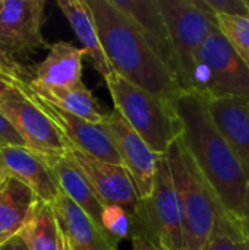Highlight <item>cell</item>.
Segmentation results:
<instances>
[{
    "mask_svg": "<svg viewBox=\"0 0 249 250\" xmlns=\"http://www.w3.org/2000/svg\"><path fill=\"white\" fill-rule=\"evenodd\" d=\"M181 141L230 217L239 221L248 177L236 154L216 126L205 100L182 91L173 101Z\"/></svg>",
    "mask_w": 249,
    "mask_h": 250,
    "instance_id": "1",
    "label": "cell"
},
{
    "mask_svg": "<svg viewBox=\"0 0 249 250\" xmlns=\"http://www.w3.org/2000/svg\"><path fill=\"white\" fill-rule=\"evenodd\" d=\"M87 1L114 73L173 104L183 89L147 44L134 22L114 6L113 0Z\"/></svg>",
    "mask_w": 249,
    "mask_h": 250,
    "instance_id": "2",
    "label": "cell"
},
{
    "mask_svg": "<svg viewBox=\"0 0 249 250\" xmlns=\"http://www.w3.org/2000/svg\"><path fill=\"white\" fill-rule=\"evenodd\" d=\"M166 157L182 214L183 250H204L219 217L226 209L183 146L181 136L169 148Z\"/></svg>",
    "mask_w": 249,
    "mask_h": 250,
    "instance_id": "3",
    "label": "cell"
},
{
    "mask_svg": "<svg viewBox=\"0 0 249 250\" xmlns=\"http://www.w3.org/2000/svg\"><path fill=\"white\" fill-rule=\"evenodd\" d=\"M114 108L158 155H166L181 136L173 104L128 82L117 73L106 79Z\"/></svg>",
    "mask_w": 249,
    "mask_h": 250,
    "instance_id": "4",
    "label": "cell"
},
{
    "mask_svg": "<svg viewBox=\"0 0 249 250\" xmlns=\"http://www.w3.org/2000/svg\"><path fill=\"white\" fill-rule=\"evenodd\" d=\"M191 92L203 98L239 97L249 100V70L219 25L198 50Z\"/></svg>",
    "mask_w": 249,
    "mask_h": 250,
    "instance_id": "5",
    "label": "cell"
},
{
    "mask_svg": "<svg viewBox=\"0 0 249 250\" xmlns=\"http://www.w3.org/2000/svg\"><path fill=\"white\" fill-rule=\"evenodd\" d=\"M132 220V236L148 237L164 250H183L182 214L166 155L160 158L151 195L139 201Z\"/></svg>",
    "mask_w": 249,
    "mask_h": 250,
    "instance_id": "6",
    "label": "cell"
},
{
    "mask_svg": "<svg viewBox=\"0 0 249 250\" xmlns=\"http://www.w3.org/2000/svg\"><path fill=\"white\" fill-rule=\"evenodd\" d=\"M158 6L178 60V83L183 91H191L195 59L208 34L217 26L216 16L203 0H158Z\"/></svg>",
    "mask_w": 249,
    "mask_h": 250,
    "instance_id": "7",
    "label": "cell"
},
{
    "mask_svg": "<svg viewBox=\"0 0 249 250\" xmlns=\"http://www.w3.org/2000/svg\"><path fill=\"white\" fill-rule=\"evenodd\" d=\"M0 113L10 122L31 151L38 155L66 154L65 136L34 101L28 85L3 97L0 100Z\"/></svg>",
    "mask_w": 249,
    "mask_h": 250,
    "instance_id": "8",
    "label": "cell"
},
{
    "mask_svg": "<svg viewBox=\"0 0 249 250\" xmlns=\"http://www.w3.org/2000/svg\"><path fill=\"white\" fill-rule=\"evenodd\" d=\"M66 157L81 170L103 205H116L134 215L139 196L135 183L123 166L97 160L66 141Z\"/></svg>",
    "mask_w": 249,
    "mask_h": 250,
    "instance_id": "9",
    "label": "cell"
},
{
    "mask_svg": "<svg viewBox=\"0 0 249 250\" xmlns=\"http://www.w3.org/2000/svg\"><path fill=\"white\" fill-rule=\"evenodd\" d=\"M104 125L113 138L123 167L135 183L139 199H147L153 192L161 155L147 145L116 108L109 113Z\"/></svg>",
    "mask_w": 249,
    "mask_h": 250,
    "instance_id": "10",
    "label": "cell"
},
{
    "mask_svg": "<svg viewBox=\"0 0 249 250\" xmlns=\"http://www.w3.org/2000/svg\"><path fill=\"white\" fill-rule=\"evenodd\" d=\"M44 0H3L0 47L10 56H23L50 47L43 37Z\"/></svg>",
    "mask_w": 249,
    "mask_h": 250,
    "instance_id": "11",
    "label": "cell"
},
{
    "mask_svg": "<svg viewBox=\"0 0 249 250\" xmlns=\"http://www.w3.org/2000/svg\"><path fill=\"white\" fill-rule=\"evenodd\" d=\"M29 94L38 104V107L59 127L66 141H69L72 145L97 160L116 166H123L120 155L114 146L113 138L104 123H91L88 120L63 111L57 105L40 98L32 91H29Z\"/></svg>",
    "mask_w": 249,
    "mask_h": 250,
    "instance_id": "12",
    "label": "cell"
},
{
    "mask_svg": "<svg viewBox=\"0 0 249 250\" xmlns=\"http://www.w3.org/2000/svg\"><path fill=\"white\" fill-rule=\"evenodd\" d=\"M113 3L134 22L147 44L166 64L178 82V60L169 28L158 6V0H113Z\"/></svg>",
    "mask_w": 249,
    "mask_h": 250,
    "instance_id": "13",
    "label": "cell"
},
{
    "mask_svg": "<svg viewBox=\"0 0 249 250\" xmlns=\"http://www.w3.org/2000/svg\"><path fill=\"white\" fill-rule=\"evenodd\" d=\"M208 111L249 180V100L239 97L204 98Z\"/></svg>",
    "mask_w": 249,
    "mask_h": 250,
    "instance_id": "14",
    "label": "cell"
},
{
    "mask_svg": "<svg viewBox=\"0 0 249 250\" xmlns=\"http://www.w3.org/2000/svg\"><path fill=\"white\" fill-rule=\"evenodd\" d=\"M66 250H116L117 245L66 195L51 204Z\"/></svg>",
    "mask_w": 249,
    "mask_h": 250,
    "instance_id": "15",
    "label": "cell"
},
{
    "mask_svg": "<svg viewBox=\"0 0 249 250\" xmlns=\"http://www.w3.org/2000/svg\"><path fill=\"white\" fill-rule=\"evenodd\" d=\"M0 160L7 174L28 186L43 202L51 205L59 198L60 189L41 155L37 152L26 146L0 145Z\"/></svg>",
    "mask_w": 249,
    "mask_h": 250,
    "instance_id": "16",
    "label": "cell"
},
{
    "mask_svg": "<svg viewBox=\"0 0 249 250\" xmlns=\"http://www.w3.org/2000/svg\"><path fill=\"white\" fill-rule=\"evenodd\" d=\"M57 188L75 205H78L101 230L104 205L91 188L81 170L65 155H41ZM104 231V230H103ZM112 240V239H110Z\"/></svg>",
    "mask_w": 249,
    "mask_h": 250,
    "instance_id": "17",
    "label": "cell"
},
{
    "mask_svg": "<svg viewBox=\"0 0 249 250\" xmlns=\"http://www.w3.org/2000/svg\"><path fill=\"white\" fill-rule=\"evenodd\" d=\"M85 51L68 41H57L48 47L43 62L34 69L32 83L41 88H73L81 83L82 59Z\"/></svg>",
    "mask_w": 249,
    "mask_h": 250,
    "instance_id": "18",
    "label": "cell"
},
{
    "mask_svg": "<svg viewBox=\"0 0 249 250\" xmlns=\"http://www.w3.org/2000/svg\"><path fill=\"white\" fill-rule=\"evenodd\" d=\"M41 199L23 183L6 176L0 183V246L18 236Z\"/></svg>",
    "mask_w": 249,
    "mask_h": 250,
    "instance_id": "19",
    "label": "cell"
},
{
    "mask_svg": "<svg viewBox=\"0 0 249 250\" xmlns=\"http://www.w3.org/2000/svg\"><path fill=\"white\" fill-rule=\"evenodd\" d=\"M57 6L68 19L72 31L79 40L85 54L92 62L95 70L104 78V81L114 73L107 56L104 53L100 34L87 0H59Z\"/></svg>",
    "mask_w": 249,
    "mask_h": 250,
    "instance_id": "20",
    "label": "cell"
},
{
    "mask_svg": "<svg viewBox=\"0 0 249 250\" xmlns=\"http://www.w3.org/2000/svg\"><path fill=\"white\" fill-rule=\"evenodd\" d=\"M28 88L35 95L57 105L63 111L88 120L91 123H104L109 116L100 101L84 83L73 88H41L32 83L31 79Z\"/></svg>",
    "mask_w": 249,
    "mask_h": 250,
    "instance_id": "21",
    "label": "cell"
},
{
    "mask_svg": "<svg viewBox=\"0 0 249 250\" xmlns=\"http://www.w3.org/2000/svg\"><path fill=\"white\" fill-rule=\"evenodd\" d=\"M28 250H66L63 234L50 204L40 201L19 233Z\"/></svg>",
    "mask_w": 249,
    "mask_h": 250,
    "instance_id": "22",
    "label": "cell"
},
{
    "mask_svg": "<svg viewBox=\"0 0 249 250\" xmlns=\"http://www.w3.org/2000/svg\"><path fill=\"white\" fill-rule=\"evenodd\" d=\"M204 250H249V239L242 233L238 221L225 211Z\"/></svg>",
    "mask_w": 249,
    "mask_h": 250,
    "instance_id": "23",
    "label": "cell"
},
{
    "mask_svg": "<svg viewBox=\"0 0 249 250\" xmlns=\"http://www.w3.org/2000/svg\"><path fill=\"white\" fill-rule=\"evenodd\" d=\"M216 21L249 70V18L216 15Z\"/></svg>",
    "mask_w": 249,
    "mask_h": 250,
    "instance_id": "24",
    "label": "cell"
},
{
    "mask_svg": "<svg viewBox=\"0 0 249 250\" xmlns=\"http://www.w3.org/2000/svg\"><path fill=\"white\" fill-rule=\"evenodd\" d=\"M132 215L116 205H106L103 212V230L116 245L132 236Z\"/></svg>",
    "mask_w": 249,
    "mask_h": 250,
    "instance_id": "25",
    "label": "cell"
},
{
    "mask_svg": "<svg viewBox=\"0 0 249 250\" xmlns=\"http://www.w3.org/2000/svg\"><path fill=\"white\" fill-rule=\"evenodd\" d=\"M29 81L26 69L13 56L0 57V100L16 89L25 88Z\"/></svg>",
    "mask_w": 249,
    "mask_h": 250,
    "instance_id": "26",
    "label": "cell"
},
{
    "mask_svg": "<svg viewBox=\"0 0 249 250\" xmlns=\"http://www.w3.org/2000/svg\"><path fill=\"white\" fill-rule=\"evenodd\" d=\"M210 12L223 16L249 18V7L245 0H203Z\"/></svg>",
    "mask_w": 249,
    "mask_h": 250,
    "instance_id": "27",
    "label": "cell"
},
{
    "mask_svg": "<svg viewBox=\"0 0 249 250\" xmlns=\"http://www.w3.org/2000/svg\"><path fill=\"white\" fill-rule=\"evenodd\" d=\"M0 145H18L25 146V142L10 125V122L0 113Z\"/></svg>",
    "mask_w": 249,
    "mask_h": 250,
    "instance_id": "28",
    "label": "cell"
},
{
    "mask_svg": "<svg viewBox=\"0 0 249 250\" xmlns=\"http://www.w3.org/2000/svg\"><path fill=\"white\" fill-rule=\"evenodd\" d=\"M132 250H164L154 240L144 236H132Z\"/></svg>",
    "mask_w": 249,
    "mask_h": 250,
    "instance_id": "29",
    "label": "cell"
},
{
    "mask_svg": "<svg viewBox=\"0 0 249 250\" xmlns=\"http://www.w3.org/2000/svg\"><path fill=\"white\" fill-rule=\"evenodd\" d=\"M242 233L249 239V182L248 188H247V195H245V202H244V208H242V215L238 221Z\"/></svg>",
    "mask_w": 249,
    "mask_h": 250,
    "instance_id": "30",
    "label": "cell"
},
{
    "mask_svg": "<svg viewBox=\"0 0 249 250\" xmlns=\"http://www.w3.org/2000/svg\"><path fill=\"white\" fill-rule=\"evenodd\" d=\"M0 250H28L26 245L23 243V240L21 239V236H15L12 239H9L7 242H4L1 246H0Z\"/></svg>",
    "mask_w": 249,
    "mask_h": 250,
    "instance_id": "31",
    "label": "cell"
},
{
    "mask_svg": "<svg viewBox=\"0 0 249 250\" xmlns=\"http://www.w3.org/2000/svg\"><path fill=\"white\" fill-rule=\"evenodd\" d=\"M7 176V170H6V167H4V164H3V161L0 160V183L4 180V177Z\"/></svg>",
    "mask_w": 249,
    "mask_h": 250,
    "instance_id": "32",
    "label": "cell"
},
{
    "mask_svg": "<svg viewBox=\"0 0 249 250\" xmlns=\"http://www.w3.org/2000/svg\"><path fill=\"white\" fill-rule=\"evenodd\" d=\"M3 56H10V54H9L7 51H4V50L0 47V57H3Z\"/></svg>",
    "mask_w": 249,
    "mask_h": 250,
    "instance_id": "33",
    "label": "cell"
},
{
    "mask_svg": "<svg viewBox=\"0 0 249 250\" xmlns=\"http://www.w3.org/2000/svg\"><path fill=\"white\" fill-rule=\"evenodd\" d=\"M1 3H3V0H0V10H1Z\"/></svg>",
    "mask_w": 249,
    "mask_h": 250,
    "instance_id": "34",
    "label": "cell"
},
{
    "mask_svg": "<svg viewBox=\"0 0 249 250\" xmlns=\"http://www.w3.org/2000/svg\"><path fill=\"white\" fill-rule=\"evenodd\" d=\"M247 1V4H248V7H249V0H245Z\"/></svg>",
    "mask_w": 249,
    "mask_h": 250,
    "instance_id": "35",
    "label": "cell"
}]
</instances>
